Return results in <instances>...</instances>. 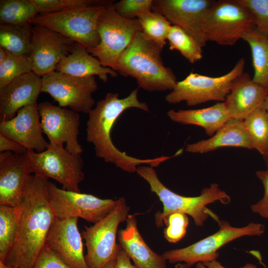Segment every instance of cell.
I'll use <instances>...</instances> for the list:
<instances>
[{
	"label": "cell",
	"instance_id": "obj_48",
	"mask_svg": "<svg viewBox=\"0 0 268 268\" xmlns=\"http://www.w3.org/2000/svg\"><path fill=\"white\" fill-rule=\"evenodd\" d=\"M0 268H12L6 265L4 262L0 261Z\"/></svg>",
	"mask_w": 268,
	"mask_h": 268
},
{
	"label": "cell",
	"instance_id": "obj_23",
	"mask_svg": "<svg viewBox=\"0 0 268 268\" xmlns=\"http://www.w3.org/2000/svg\"><path fill=\"white\" fill-rule=\"evenodd\" d=\"M223 147L253 149L243 121L229 119L210 138L187 144L186 151L192 153H205Z\"/></svg>",
	"mask_w": 268,
	"mask_h": 268
},
{
	"label": "cell",
	"instance_id": "obj_13",
	"mask_svg": "<svg viewBox=\"0 0 268 268\" xmlns=\"http://www.w3.org/2000/svg\"><path fill=\"white\" fill-rule=\"evenodd\" d=\"M42 92L49 94L59 106L85 114L93 109L92 94L98 89L94 76L82 77L54 71L42 76Z\"/></svg>",
	"mask_w": 268,
	"mask_h": 268
},
{
	"label": "cell",
	"instance_id": "obj_33",
	"mask_svg": "<svg viewBox=\"0 0 268 268\" xmlns=\"http://www.w3.org/2000/svg\"><path fill=\"white\" fill-rule=\"evenodd\" d=\"M30 72L32 71L28 56L7 51L5 60L0 63V88L17 77Z\"/></svg>",
	"mask_w": 268,
	"mask_h": 268
},
{
	"label": "cell",
	"instance_id": "obj_24",
	"mask_svg": "<svg viewBox=\"0 0 268 268\" xmlns=\"http://www.w3.org/2000/svg\"><path fill=\"white\" fill-rule=\"evenodd\" d=\"M56 71L82 77L97 75L104 82L107 81L108 75L113 77L118 75L117 71L104 67L98 59L77 43L71 53L58 64Z\"/></svg>",
	"mask_w": 268,
	"mask_h": 268
},
{
	"label": "cell",
	"instance_id": "obj_22",
	"mask_svg": "<svg viewBox=\"0 0 268 268\" xmlns=\"http://www.w3.org/2000/svg\"><path fill=\"white\" fill-rule=\"evenodd\" d=\"M124 229L118 230L117 240L122 249L138 268H167V260L153 252L140 235L135 214H129Z\"/></svg>",
	"mask_w": 268,
	"mask_h": 268
},
{
	"label": "cell",
	"instance_id": "obj_44",
	"mask_svg": "<svg viewBox=\"0 0 268 268\" xmlns=\"http://www.w3.org/2000/svg\"><path fill=\"white\" fill-rule=\"evenodd\" d=\"M103 268H117V261L114 260L108 262Z\"/></svg>",
	"mask_w": 268,
	"mask_h": 268
},
{
	"label": "cell",
	"instance_id": "obj_32",
	"mask_svg": "<svg viewBox=\"0 0 268 268\" xmlns=\"http://www.w3.org/2000/svg\"><path fill=\"white\" fill-rule=\"evenodd\" d=\"M137 19L142 32L162 48L166 44L171 24L162 14L152 10L140 15Z\"/></svg>",
	"mask_w": 268,
	"mask_h": 268
},
{
	"label": "cell",
	"instance_id": "obj_31",
	"mask_svg": "<svg viewBox=\"0 0 268 268\" xmlns=\"http://www.w3.org/2000/svg\"><path fill=\"white\" fill-rule=\"evenodd\" d=\"M167 40L170 50L178 51L190 63L194 64L202 59L201 46L179 26L171 25Z\"/></svg>",
	"mask_w": 268,
	"mask_h": 268
},
{
	"label": "cell",
	"instance_id": "obj_8",
	"mask_svg": "<svg viewBox=\"0 0 268 268\" xmlns=\"http://www.w3.org/2000/svg\"><path fill=\"white\" fill-rule=\"evenodd\" d=\"M254 28L252 12L239 0H214L203 24L207 41L222 46L234 45Z\"/></svg>",
	"mask_w": 268,
	"mask_h": 268
},
{
	"label": "cell",
	"instance_id": "obj_2",
	"mask_svg": "<svg viewBox=\"0 0 268 268\" xmlns=\"http://www.w3.org/2000/svg\"><path fill=\"white\" fill-rule=\"evenodd\" d=\"M138 91L136 88L123 98H120L118 93H108L89 112L86 123V139L94 145L96 156L129 173L136 172L141 165L157 167L172 157L162 156L137 158L120 151L114 144L111 131L116 121L124 111L134 108L149 111L147 104L139 100Z\"/></svg>",
	"mask_w": 268,
	"mask_h": 268
},
{
	"label": "cell",
	"instance_id": "obj_7",
	"mask_svg": "<svg viewBox=\"0 0 268 268\" xmlns=\"http://www.w3.org/2000/svg\"><path fill=\"white\" fill-rule=\"evenodd\" d=\"M245 61L240 59L226 74L211 77L193 71L183 80L177 81L174 88L165 96L169 104L185 102L194 106L211 101L223 102L236 79L244 72Z\"/></svg>",
	"mask_w": 268,
	"mask_h": 268
},
{
	"label": "cell",
	"instance_id": "obj_1",
	"mask_svg": "<svg viewBox=\"0 0 268 268\" xmlns=\"http://www.w3.org/2000/svg\"><path fill=\"white\" fill-rule=\"evenodd\" d=\"M48 182L34 174L25 184L19 203L17 237L3 262L12 268H32L46 244L57 218L50 202Z\"/></svg>",
	"mask_w": 268,
	"mask_h": 268
},
{
	"label": "cell",
	"instance_id": "obj_40",
	"mask_svg": "<svg viewBox=\"0 0 268 268\" xmlns=\"http://www.w3.org/2000/svg\"><path fill=\"white\" fill-rule=\"evenodd\" d=\"M27 150L22 144L0 134V152L10 151L16 154H24Z\"/></svg>",
	"mask_w": 268,
	"mask_h": 268
},
{
	"label": "cell",
	"instance_id": "obj_38",
	"mask_svg": "<svg viewBox=\"0 0 268 268\" xmlns=\"http://www.w3.org/2000/svg\"><path fill=\"white\" fill-rule=\"evenodd\" d=\"M32 268H70L46 245L39 253Z\"/></svg>",
	"mask_w": 268,
	"mask_h": 268
},
{
	"label": "cell",
	"instance_id": "obj_34",
	"mask_svg": "<svg viewBox=\"0 0 268 268\" xmlns=\"http://www.w3.org/2000/svg\"><path fill=\"white\" fill-rule=\"evenodd\" d=\"M38 14L58 12L66 9L98 4L105 0H30Z\"/></svg>",
	"mask_w": 268,
	"mask_h": 268
},
{
	"label": "cell",
	"instance_id": "obj_28",
	"mask_svg": "<svg viewBox=\"0 0 268 268\" xmlns=\"http://www.w3.org/2000/svg\"><path fill=\"white\" fill-rule=\"evenodd\" d=\"M19 204L0 205V261L4 262L16 240L19 227Z\"/></svg>",
	"mask_w": 268,
	"mask_h": 268
},
{
	"label": "cell",
	"instance_id": "obj_25",
	"mask_svg": "<svg viewBox=\"0 0 268 268\" xmlns=\"http://www.w3.org/2000/svg\"><path fill=\"white\" fill-rule=\"evenodd\" d=\"M167 115L174 122L201 127L210 137L230 119L223 102L199 109H171Z\"/></svg>",
	"mask_w": 268,
	"mask_h": 268
},
{
	"label": "cell",
	"instance_id": "obj_45",
	"mask_svg": "<svg viewBox=\"0 0 268 268\" xmlns=\"http://www.w3.org/2000/svg\"><path fill=\"white\" fill-rule=\"evenodd\" d=\"M262 107L268 113V94L265 98Z\"/></svg>",
	"mask_w": 268,
	"mask_h": 268
},
{
	"label": "cell",
	"instance_id": "obj_27",
	"mask_svg": "<svg viewBox=\"0 0 268 268\" xmlns=\"http://www.w3.org/2000/svg\"><path fill=\"white\" fill-rule=\"evenodd\" d=\"M33 26L30 23L13 25L0 24V47L14 54L29 56Z\"/></svg>",
	"mask_w": 268,
	"mask_h": 268
},
{
	"label": "cell",
	"instance_id": "obj_29",
	"mask_svg": "<svg viewBox=\"0 0 268 268\" xmlns=\"http://www.w3.org/2000/svg\"><path fill=\"white\" fill-rule=\"evenodd\" d=\"M38 12L30 0H0V24L21 25L30 23Z\"/></svg>",
	"mask_w": 268,
	"mask_h": 268
},
{
	"label": "cell",
	"instance_id": "obj_26",
	"mask_svg": "<svg viewBox=\"0 0 268 268\" xmlns=\"http://www.w3.org/2000/svg\"><path fill=\"white\" fill-rule=\"evenodd\" d=\"M249 45L254 68L253 80L268 88V36L256 27L242 37Z\"/></svg>",
	"mask_w": 268,
	"mask_h": 268
},
{
	"label": "cell",
	"instance_id": "obj_17",
	"mask_svg": "<svg viewBox=\"0 0 268 268\" xmlns=\"http://www.w3.org/2000/svg\"><path fill=\"white\" fill-rule=\"evenodd\" d=\"M37 103L20 109L12 118L1 121L0 134L25 147L41 152L49 145L43 135Z\"/></svg>",
	"mask_w": 268,
	"mask_h": 268
},
{
	"label": "cell",
	"instance_id": "obj_37",
	"mask_svg": "<svg viewBox=\"0 0 268 268\" xmlns=\"http://www.w3.org/2000/svg\"><path fill=\"white\" fill-rule=\"evenodd\" d=\"M252 12L255 27L268 36V0H239Z\"/></svg>",
	"mask_w": 268,
	"mask_h": 268
},
{
	"label": "cell",
	"instance_id": "obj_46",
	"mask_svg": "<svg viewBox=\"0 0 268 268\" xmlns=\"http://www.w3.org/2000/svg\"><path fill=\"white\" fill-rule=\"evenodd\" d=\"M187 264L185 263H178L175 265V268H190Z\"/></svg>",
	"mask_w": 268,
	"mask_h": 268
},
{
	"label": "cell",
	"instance_id": "obj_30",
	"mask_svg": "<svg viewBox=\"0 0 268 268\" xmlns=\"http://www.w3.org/2000/svg\"><path fill=\"white\" fill-rule=\"evenodd\" d=\"M243 123L253 149L263 156L268 150V113L262 107L256 110Z\"/></svg>",
	"mask_w": 268,
	"mask_h": 268
},
{
	"label": "cell",
	"instance_id": "obj_16",
	"mask_svg": "<svg viewBox=\"0 0 268 268\" xmlns=\"http://www.w3.org/2000/svg\"><path fill=\"white\" fill-rule=\"evenodd\" d=\"M77 43L50 29L34 26L31 52L32 71L42 77L56 71L58 64L72 51Z\"/></svg>",
	"mask_w": 268,
	"mask_h": 268
},
{
	"label": "cell",
	"instance_id": "obj_36",
	"mask_svg": "<svg viewBox=\"0 0 268 268\" xmlns=\"http://www.w3.org/2000/svg\"><path fill=\"white\" fill-rule=\"evenodd\" d=\"M153 0H121L113 3L121 17L129 20L137 19L142 13L152 10Z\"/></svg>",
	"mask_w": 268,
	"mask_h": 268
},
{
	"label": "cell",
	"instance_id": "obj_14",
	"mask_svg": "<svg viewBox=\"0 0 268 268\" xmlns=\"http://www.w3.org/2000/svg\"><path fill=\"white\" fill-rule=\"evenodd\" d=\"M43 133L51 144L64 146L70 152L81 154L78 140L80 116L71 109L56 106L48 101L38 104Z\"/></svg>",
	"mask_w": 268,
	"mask_h": 268
},
{
	"label": "cell",
	"instance_id": "obj_5",
	"mask_svg": "<svg viewBox=\"0 0 268 268\" xmlns=\"http://www.w3.org/2000/svg\"><path fill=\"white\" fill-rule=\"evenodd\" d=\"M110 0L64 10L39 13L30 23L54 30L67 37L86 49L94 48L100 43L97 31L99 18Z\"/></svg>",
	"mask_w": 268,
	"mask_h": 268
},
{
	"label": "cell",
	"instance_id": "obj_9",
	"mask_svg": "<svg viewBox=\"0 0 268 268\" xmlns=\"http://www.w3.org/2000/svg\"><path fill=\"white\" fill-rule=\"evenodd\" d=\"M130 208L124 198L117 199L113 210L93 226L84 227L81 235L85 242V261L88 268H103L116 260L121 246L117 243L118 227L126 221Z\"/></svg>",
	"mask_w": 268,
	"mask_h": 268
},
{
	"label": "cell",
	"instance_id": "obj_11",
	"mask_svg": "<svg viewBox=\"0 0 268 268\" xmlns=\"http://www.w3.org/2000/svg\"><path fill=\"white\" fill-rule=\"evenodd\" d=\"M219 227L215 233L186 247L165 251L162 255L172 264L185 263L189 267L199 263L216 260L218 250L231 241L245 236H261L265 231L264 225L250 222L246 226L236 227L225 220L217 221Z\"/></svg>",
	"mask_w": 268,
	"mask_h": 268
},
{
	"label": "cell",
	"instance_id": "obj_18",
	"mask_svg": "<svg viewBox=\"0 0 268 268\" xmlns=\"http://www.w3.org/2000/svg\"><path fill=\"white\" fill-rule=\"evenodd\" d=\"M77 218H56L48 234L46 245L70 268H88L83 253L82 236Z\"/></svg>",
	"mask_w": 268,
	"mask_h": 268
},
{
	"label": "cell",
	"instance_id": "obj_39",
	"mask_svg": "<svg viewBox=\"0 0 268 268\" xmlns=\"http://www.w3.org/2000/svg\"><path fill=\"white\" fill-rule=\"evenodd\" d=\"M256 175L263 185L264 194L261 200L251 205V208L253 212L268 219V170L258 171Z\"/></svg>",
	"mask_w": 268,
	"mask_h": 268
},
{
	"label": "cell",
	"instance_id": "obj_47",
	"mask_svg": "<svg viewBox=\"0 0 268 268\" xmlns=\"http://www.w3.org/2000/svg\"><path fill=\"white\" fill-rule=\"evenodd\" d=\"M263 158L267 167V170H268V150L267 152L263 155Z\"/></svg>",
	"mask_w": 268,
	"mask_h": 268
},
{
	"label": "cell",
	"instance_id": "obj_20",
	"mask_svg": "<svg viewBox=\"0 0 268 268\" xmlns=\"http://www.w3.org/2000/svg\"><path fill=\"white\" fill-rule=\"evenodd\" d=\"M42 86V77L30 72L0 88V121L9 120L22 108L36 103Z\"/></svg>",
	"mask_w": 268,
	"mask_h": 268
},
{
	"label": "cell",
	"instance_id": "obj_6",
	"mask_svg": "<svg viewBox=\"0 0 268 268\" xmlns=\"http://www.w3.org/2000/svg\"><path fill=\"white\" fill-rule=\"evenodd\" d=\"M114 2L109 1L98 20L99 44L94 48L86 50L104 67L117 71L120 57L136 34L142 29L137 19L129 20L119 15L114 7Z\"/></svg>",
	"mask_w": 268,
	"mask_h": 268
},
{
	"label": "cell",
	"instance_id": "obj_3",
	"mask_svg": "<svg viewBox=\"0 0 268 268\" xmlns=\"http://www.w3.org/2000/svg\"><path fill=\"white\" fill-rule=\"evenodd\" d=\"M162 50L142 31L138 32L120 57L117 72L134 78L144 90L171 91L177 81L171 68L164 65Z\"/></svg>",
	"mask_w": 268,
	"mask_h": 268
},
{
	"label": "cell",
	"instance_id": "obj_15",
	"mask_svg": "<svg viewBox=\"0 0 268 268\" xmlns=\"http://www.w3.org/2000/svg\"><path fill=\"white\" fill-rule=\"evenodd\" d=\"M212 0H153L152 10L163 15L172 25L179 26L202 48L208 42L203 31L206 14Z\"/></svg>",
	"mask_w": 268,
	"mask_h": 268
},
{
	"label": "cell",
	"instance_id": "obj_41",
	"mask_svg": "<svg viewBox=\"0 0 268 268\" xmlns=\"http://www.w3.org/2000/svg\"><path fill=\"white\" fill-rule=\"evenodd\" d=\"M117 268H138L131 262V260L121 247L117 257Z\"/></svg>",
	"mask_w": 268,
	"mask_h": 268
},
{
	"label": "cell",
	"instance_id": "obj_4",
	"mask_svg": "<svg viewBox=\"0 0 268 268\" xmlns=\"http://www.w3.org/2000/svg\"><path fill=\"white\" fill-rule=\"evenodd\" d=\"M136 172L148 183L151 193L156 194L163 204V211H158L154 215L157 227L162 226L167 217L176 212L190 215L199 227L202 226L209 216L217 221L218 216L206 205L217 201L224 204L231 201L230 197L216 183L203 189L198 196L186 197L172 192L163 185L152 167L139 166Z\"/></svg>",
	"mask_w": 268,
	"mask_h": 268
},
{
	"label": "cell",
	"instance_id": "obj_42",
	"mask_svg": "<svg viewBox=\"0 0 268 268\" xmlns=\"http://www.w3.org/2000/svg\"><path fill=\"white\" fill-rule=\"evenodd\" d=\"M196 268H226L224 267L221 264L214 260L212 261L199 263L196 264ZM240 268H257L256 265L252 263H247L246 265L241 267Z\"/></svg>",
	"mask_w": 268,
	"mask_h": 268
},
{
	"label": "cell",
	"instance_id": "obj_35",
	"mask_svg": "<svg viewBox=\"0 0 268 268\" xmlns=\"http://www.w3.org/2000/svg\"><path fill=\"white\" fill-rule=\"evenodd\" d=\"M189 221L188 216L185 214L176 212L169 215L164 221L166 225L164 230L166 240L171 243L182 240L186 234Z\"/></svg>",
	"mask_w": 268,
	"mask_h": 268
},
{
	"label": "cell",
	"instance_id": "obj_10",
	"mask_svg": "<svg viewBox=\"0 0 268 268\" xmlns=\"http://www.w3.org/2000/svg\"><path fill=\"white\" fill-rule=\"evenodd\" d=\"M25 155L32 173L52 179L65 190L80 192L79 185L84 178L81 154L72 153L64 146L49 143L44 151L28 150Z\"/></svg>",
	"mask_w": 268,
	"mask_h": 268
},
{
	"label": "cell",
	"instance_id": "obj_12",
	"mask_svg": "<svg viewBox=\"0 0 268 268\" xmlns=\"http://www.w3.org/2000/svg\"><path fill=\"white\" fill-rule=\"evenodd\" d=\"M48 191L51 205L60 219L80 218L95 224L106 217L117 202V200L61 189L49 181Z\"/></svg>",
	"mask_w": 268,
	"mask_h": 268
},
{
	"label": "cell",
	"instance_id": "obj_43",
	"mask_svg": "<svg viewBox=\"0 0 268 268\" xmlns=\"http://www.w3.org/2000/svg\"><path fill=\"white\" fill-rule=\"evenodd\" d=\"M7 57V51L2 48L0 47V63L3 62Z\"/></svg>",
	"mask_w": 268,
	"mask_h": 268
},
{
	"label": "cell",
	"instance_id": "obj_19",
	"mask_svg": "<svg viewBox=\"0 0 268 268\" xmlns=\"http://www.w3.org/2000/svg\"><path fill=\"white\" fill-rule=\"evenodd\" d=\"M32 171L25 155L10 151L0 154V205L16 206Z\"/></svg>",
	"mask_w": 268,
	"mask_h": 268
},
{
	"label": "cell",
	"instance_id": "obj_21",
	"mask_svg": "<svg viewBox=\"0 0 268 268\" xmlns=\"http://www.w3.org/2000/svg\"><path fill=\"white\" fill-rule=\"evenodd\" d=\"M268 94V88L254 82L248 73L243 72L223 104L230 119L243 121L262 107Z\"/></svg>",
	"mask_w": 268,
	"mask_h": 268
}]
</instances>
